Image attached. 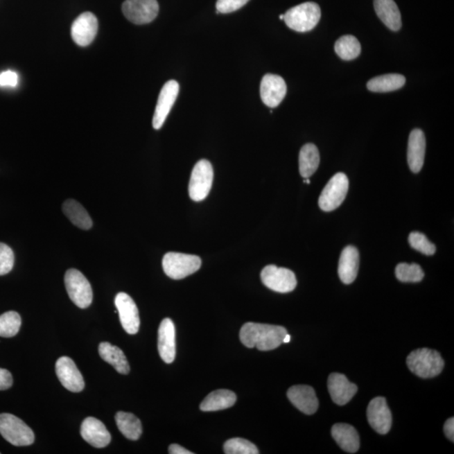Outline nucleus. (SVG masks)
<instances>
[{
	"mask_svg": "<svg viewBox=\"0 0 454 454\" xmlns=\"http://www.w3.org/2000/svg\"><path fill=\"white\" fill-rule=\"evenodd\" d=\"M21 326V317L15 311L0 315V337L13 338L17 335Z\"/></svg>",
	"mask_w": 454,
	"mask_h": 454,
	"instance_id": "32",
	"label": "nucleus"
},
{
	"mask_svg": "<svg viewBox=\"0 0 454 454\" xmlns=\"http://www.w3.org/2000/svg\"><path fill=\"white\" fill-rule=\"evenodd\" d=\"M14 264L13 250L8 245L0 243V276L9 274L13 270Z\"/></svg>",
	"mask_w": 454,
	"mask_h": 454,
	"instance_id": "36",
	"label": "nucleus"
},
{
	"mask_svg": "<svg viewBox=\"0 0 454 454\" xmlns=\"http://www.w3.org/2000/svg\"><path fill=\"white\" fill-rule=\"evenodd\" d=\"M287 334L286 329L281 326L247 322L241 329L240 340L250 349L270 351L281 345Z\"/></svg>",
	"mask_w": 454,
	"mask_h": 454,
	"instance_id": "1",
	"label": "nucleus"
},
{
	"mask_svg": "<svg viewBox=\"0 0 454 454\" xmlns=\"http://www.w3.org/2000/svg\"><path fill=\"white\" fill-rule=\"evenodd\" d=\"M287 93L286 81L279 75L268 73L263 78L260 85V96L268 107H277Z\"/></svg>",
	"mask_w": 454,
	"mask_h": 454,
	"instance_id": "16",
	"label": "nucleus"
},
{
	"mask_svg": "<svg viewBox=\"0 0 454 454\" xmlns=\"http://www.w3.org/2000/svg\"><path fill=\"white\" fill-rule=\"evenodd\" d=\"M306 184H311V180L309 179H306V180H304Z\"/></svg>",
	"mask_w": 454,
	"mask_h": 454,
	"instance_id": "43",
	"label": "nucleus"
},
{
	"mask_svg": "<svg viewBox=\"0 0 454 454\" xmlns=\"http://www.w3.org/2000/svg\"><path fill=\"white\" fill-rule=\"evenodd\" d=\"M331 436L340 448L344 451L355 453L360 447V439L358 433L353 426L345 424H335L331 428Z\"/></svg>",
	"mask_w": 454,
	"mask_h": 454,
	"instance_id": "23",
	"label": "nucleus"
},
{
	"mask_svg": "<svg viewBox=\"0 0 454 454\" xmlns=\"http://www.w3.org/2000/svg\"><path fill=\"white\" fill-rule=\"evenodd\" d=\"M0 434L10 444L17 447L29 446L35 442L33 430L12 414H0Z\"/></svg>",
	"mask_w": 454,
	"mask_h": 454,
	"instance_id": "4",
	"label": "nucleus"
},
{
	"mask_svg": "<svg viewBox=\"0 0 454 454\" xmlns=\"http://www.w3.org/2000/svg\"><path fill=\"white\" fill-rule=\"evenodd\" d=\"M120 321L124 330L128 334L135 335L140 329L139 311L131 296L128 294H118L114 299Z\"/></svg>",
	"mask_w": 454,
	"mask_h": 454,
	"instance_id": "11",
	"label": "nucleus"
},
{
	"mask_svg": "<svg viewBox=\"0 0 454 454\" xmlns=\"http://www.w3.org/2000/svg\"><path fill=\"white\" fill-rule=\"evenodd\" d=\"M349 188V181L345 173H335L324 188L320 196L318 201L320 208L326 212L338 209L344 201Z\"/></svg>",
	"mask_w": 454,
	"mask_h": 454,
	"instance_id": "7",
	"label": "nucleus"
},
{
	"mask_svg": "<svg viewBox=\"0 0 454 454\" xmlns=\"http://www.w3.org/2000/svg\"><path fill=\"white\" fill-rule=\"evenodd\" d=\"M405 84L403 75L390 73L372 78L367 84V88L374 93H387L400 89Z\"/></svg>",
	"mask_w": 454,
	"mask_h": 454,
	"instance_id": "29",
	"label": "nucleus"
},
{
	"mask_svg": "<svg viewBox=\"0 0 454 454\" xmlns=\"http://www.w3.org/2000/svg\"><path fill=\"white\" fill-rule=\"evenodd\" d=\"M118 428L130 440L139 439L142 433L141 422L132 413L120 412L116 414Z\"/></svg>",
	"mask_w": 454,
	"mask_h": 454,
	"instance_id": "30",
	"label": "nucleus"
},
{
	"mask_svg": "<svg viewBox=\"0 0 454 454\" xmlns=\"http://www.w3.org/2000/svg\"><path fill=\"white\" fill-rule=\"evenodd\" d=\"M13 385V377L9 370L0 369V390L10 389Z\"/></svg>",
	"mask_w": 454,
	"mask_h": 454,
	"instance_id": "39",
	"label": "nucleus"
},
{
	"mask_svg": "<svg viewBox=\"0 0 454 454\" xmlns=\"http://www.w3.org/2000/svg\"><path fill=\"white\" fill-rule=\"evenodd\" d=\"M159 353L166 363H172L176 356L175 326L171 319L165 318L159 329Z\"/></svg>",
	"mask_w": 454,
	"mask_h": 454,
	"instance_id": "20",
	"label": "nucleus"
},
{
	"mask_svg": "<svg viewBox=\"0 0 454 454\" xmlns=\"http://www.w3.org/2000/svg\"><path fill=\"white\" fill-rule=\"evenodd\" d=\"M62 211L70 222L82 230H89L93 227L92 219L84 207L74 200H66L62 204Z\"/></svg>",
	"mask_w": 454,
	"mask_h": 454,
	"instance_id": "27",
	"label": "nucleus"
},
{
	"mask_svg": "<svg viewBox=\"0 0 454 454\" xmlns=\"http://www.w3.org/2000/svg\"><path fill=\"white\" fill-rule=\"evenodd\" d=\"M19 76L14 71L8 70L0 73V86L15 88L18 85Z\"/></svg>",
	"mask_w": 454,
	"mask_h": 454,
	"instance_id": "38",
	"label": "nucleus"
},
{
	"mask_svg": "<svg viewBox=\"0 0 454 454\" xmlns=\"http://www.w3.org/2000/svg\"><path fill=\"white\" fill-rule=\"evenodd\" d=\"M180 92V85L175 80H171L164 85L159 100H157L155 113L152 119V126L155 130H159L164 125L166 119L171 112Z\"/></svg>",
	"mask_w": 454,
	"mask_h": 454,
	"instance_id": "12",
	"label": "nucleus"
},
{
	"mask_svg": "<svg viewBox=\"0 0 454 454\" xmlns=\"http://www.w3.org/2000/svg\"><path fill=\"white\" fill-rule=\"evenodd\" d=\"M359 268V254L356 247L349 246L342 252L338 264L339 278L342 283H352L357 278Z\"/></svg>",
	"mask_w": 454,
	"mask_h": 454,
	"instance_id": "22",
	"label": "nucleus"
},
{
	"mask_svg": "<svg viewBox=\"0 0 454 454\" xmlns=\"http://www.w3.org/2000/svg\"><path fill=\"white\" fill-rule=\"evenodd\" d=\"M122 12L129 21L136 25H145L156 19L159 12L157 0H125Z\"/></svg>",
	"mask_w": 454,
	"mask_h": 454,
	"instance_id": "9",
	"label": "nucleus"
},
{
	"mask_svg": "<svg viewBox=\"0 0 454 454\" xmlns=\"http://www.w3.org/2000/svg\"><path fill=\"white\" fill-rule=\"evenodd\" d=\"M426 138L420 129H414L410 134L408 161L410 171L419 173L424 164Z\"/></svg>",
	"mask_w": 454,
	"mask_h": 454,
	"instance_id": "21",
	"label": "nucleus"
},
{
	"mask_svg": "<svg viewBox=\"0 0 454 454\" xmlns=\"http://www.w3.org/2000/svg\"><path fill=\"white\" fill-rule=\"evenodd\" d=\"M56 374L59 381L71 392H81L85 389L84 378L73 359L61 357L56 363Z\"/></svg>",
	"mask_w": 454,
	"mask_h": 454,
	"instance_id": "13",
	"label": "nucleus"
},
{
	"mask_svg": "<svg viewBox=\"0 0 454 454\" xmlns=\"http://www.w3.org/2000/svg\"><path fill=\"white\" fill-rule=\"evenodd\" d=\"M224 453L227 454H258V448L250 441L243 438H232L224 444Z\"/></svg>",
	"mask_w": 454,
	"mask_h": 454,
	"instance_id": "34",
	"label": "nucleus"
},
{
	"mask_svg": "<svg viewBox=\"0 0 454 454\" xmlns=\"http://www.w3.org/2000/svg\"><path fill=\"white\" fill-rule=\"evenodd\" d=\"M236 401V396L234 392L228 390H217L204 398L200 408L202 412H217L232 408Z\"/></svg>",
	"mask_w": 454,
	"mask_h": 454,
	"instance_id": "26",
	"label": "nucleus"
},
{
	"mask_svg": "<svg viewBox=\"0 0 454 454\" xmlns=\"http://www.w3.org/2000/svg\"><path fill=\"white\" fill-rule=\"evenodd\" d=\"M396 278L404 283H417L424 278V272L417 263L398 264L396 268Z\"/></svg>",
	"mask_w": 454,
	"mask_h": 454,
	"instance_id": "33",
	"label": "nucleus"
},
{
	"mask_svg": "<svg viewBox=\"0 0 454 454\" xmlns=\"http://www.w3.org/2000/svg\"><path fill=\"white\" fill-rule=\"evenodd\" d=\"M168 453L171 454H193L186 448L181 447L179 444H171L168 448Z\"/></svg>",
	"mask_w": 454,
	"mask_h": 454,
	"instance_id": "41",
	"label": "nucleus"
},
{
	"mask_svg": "<svg viewBox=\"0 0 454 454\" xmlns=\"http://www.w3.org/2000/svg\"><path fill=\"white\" fill-rule=\"evenodd\" d=\"M98 353L103 360L112 365L118 373L128 374L130 365L125 355L119 347L110 342H101L98 346Z\"/></svg>",
	"mask_w": 454,
	"mask_h": 454,
	"instance_id": "25",
	"label": "nucleus"
},
{
	"mask_svg": "<svg viewBox=\"0 0 454 454\" xmlns=\"http://www.w3.org/2000/svg\"><path fill=\"white\" fill-rule=\"evenodd\" d=\"M329 392L334 403L344 405L352 400L358 392V387L347 380L344 374L334 373L329 378Z\"/></svg>",
	"mask_w": 454,
	"mask_h": 454,
	"instance_id": "18",
	"label": "nucleus"
},
{
	"mask_svg": "<svg viewBox=\"0 0 454 454\" xmlns=\"http://www.w3.org/2000/svg\"><path fill=\"white\" fill-rule=\"evenodd\" d=\"M279 19L283 21V15H279Z\"/></svg>",
	"mask_w": 454,
	"mask_h": 454,
	"instance_id": "44",
	"label": "nucleus"
},
{
	"mask_svg": "<svg viewBox=\"0 0 454 454\" xmlns=\"http://www.w3.org/2000/svg\"><path fill=\"white\" fill-rule=\"evenodd\" d=\"M98 19L91 12H85L78 17L71 27V35L78 46H87L91 44L98 33Z\"/></svg>",
	"mask_w": 454,
	"mask_h": 454,
	"instance_id": "14",
	"label": "nucleus"
},
{
	"mask_svg": "<svg viewBox=\"0 0 454 454\" xmlns=\"http://www.w3.org/2000/svg\"><path fill=\"white\" fill-rule=\"evenodd\" d=\"M81 436L87 443L97 448L108 446L112 436L104 424L94 417H87L80 428Z\"/></svg>",
	"mask_w": 454,
	"mask_h": 454,
	"instance_id": "17",
	"label": "nucleus"
},
{
	"mask_svg": "<svg viewBox=\"0 0 454 454\" xmlns=\"http://www.w3.org/2000/svg\"><path fill=\"white\" fill-rule=\"evenodd\" d=\"M374 10L381 21L393 31L401 28V15L394 0H374Z\"/></svg>",
	"mask_w": 454,
	"mask_h": 454,
	"instance_id": "24",
	"label": "nucleus"
},
{
	"mask_svg": "<svg viewBox=\"0 0 454 454\" xmlns=\"http://www.w3.org/2000/svg\"><path fill=\"white\" fill-rule=\"evenodd\" d=\"M214 171L208 160H200L193 167L189 184V197L193 201H202L210 193Z\"/></svg>",
	"mask_w": 454,
	"mask_h": 454,
	"instance_id": "8",
	"label": "nucleus"
},
{
	"mask_svg": "<svg viewBox=\"0 0 454 454\" xmlns=\"http://www.w3.org/2000/svg\"><path fill=\"white\" fill-rule=\"evenodd\" d=\"M264 286L279 293H289L297 286V279L293 272L288 268L268 265L261 272Z\"/></svg>",
	"mask_w": 454,
	"mask_h": 454,
	"instance_id": "10",
	"label": "nucleus"
},
{
	"mask_svg": "<svg viewBox=\"0 0 454 454\" xmlns=\"http://www.w3.org/2000/svg\"><path fill=\"white\" fill-rule=\"evenodd\" d=\"M287 396L296 408L306 414H313L319 408V401L313 387L295 385L288 390Z\"/></svg>",
	"mask_w": 454,
	"mask_h": 454,
	"instance_id": "19",
	"label": "nucleus"
},
{
	"mask_svg": "<svg viewBox=\"0 0 454 454\" xmlns=\"http://www.w3.org/2000/svg\"><path fill=\"white\" fill-rule=\"evenodd\" d=\"M290 339H291L290 335L289 334H287L286 337H284L283 342L289 343L290 342Z\"/></svg>",
	"mask_w": 454,
	"mask_h": 454,
	"instance_id": "42",
	"label": "nucleus"
},
{
	"mask_svg": "<svg viewBox=\"0 0 454 454\" xmlns=\"http://www.w3.org/2000/svg\"><path fill=\"white\" fill-rule=\"evenodd\" d=\"M250 0H217L216 14H229L241 9Z\"/></svg>",
	"mask_w": 454,
	"mask_h": 454,
	"instance_id": "37",
	"label": "nucleus"
},
{
	"mask_svg": "<svg viewBox=\"0 0 454 454\" xmlns=\"http://www.w3.org/2000/svg\"><path fill=\"white\" fill-rule=\"evenodd\" d=\"M65 286L69 298L81 309H86L93 302V290L89 280L80 271L71 268L66 272Z\"/></svg>",
	"mask_w": 454,
	"mask_h": 454,
	"instance_id": "6",
	"label": "nucleus"
},
{
	"mask_svg": "<svg viewBox=\"0 0 454 454\" xmlns=\"http://www.w3.org/2000/svg\"><path fill=\"white\" fill-rule=\"evenodd\" d=\"M406 363L413 374L424 378L436 377L444 368V361L440 353L429 349L413 351L406 359Z\"/></svg>",
	"mask_w": 454,
	"mask_h": 454,
	"instance_id": "2",
	"label": "nucleus"
},
{
	"mask_svg": "<svg viewBox=\"0 0 454 454\" xmlns=\"http://www.w3.org/2000/svg\"><path fill=\"white\" fill-rule=\"evenodd\" d=\"M319 164L320 153L318 148L311 143L304 146L299 156V167L301 175L305 179H309L317 171Z\"/></svg>",
	"mask_w": 454,
	"mask_h": 454,
	"instance_id": "28",
	"label": "nucleus"
},
{
	"mask_svg": "<svg viewBox=\"0 0 454 454\" xmlns=\"http://www.w3.org/2000/svg\"><path fill=\"white\" fill-rule=\"evenodd\" d=\"M335 51L343 60H353L361 53L360 42L353 35H343L335 42Z\"/></svg>",
	"mask_w": 454,
	"mask_h": 454,
	"instance_id": "31",
	"label": "nucleus"
},
{
	"mask_svg": "<svg viewBox=\"0 0 454 454\" xmlns=\"http://www.w3.org/2000/svg\"><path fill=\"white\" fill-rule=\"evenodd\" d=\"M444 433L446 436L448 438L450 441H454V419L453 418H449V419L445 422L444 424Z\"/></svg>",
	"mask_w": 454,
	"mask_h": 454,
	"instance_id": "40",
	"label": "nucleus"
},
{
	"mask_svg": "<svg viewBox=\"0 0 454 454\" xmlns=\"http://www.w3.org/2000/svg\"><path fill=\"white\" fill-rule=\"evenodd\" d=\"M201 259L196 255L168 252L163 259L164 271L169 278L182 279L195 274L201 267Z\"/></svg>",
	"mask_w": 454,
	"mask_h": 454,
	"instance_id": "5",
	"label": "nucleus"
},
{
	"mask_svg": "<svg viewBox=\"0 0 454 454\" xmlns=\"http://www.w3.org/2000/svg\"><path fill=\"white\" fill-rule=\"evenodd\" d=\"M409 243L414 250L421 252L425 255L432 256L436 252L435 245L430 242L422 233L414 232L409 236Z\"/></svg>",
	"mask_w": 454,
	"mask_h": 454,
	"instance_id": "35",
	"label": "nucleus"
},
{
	"mask_svg": "<svg viewBox=\"0 0 454 454\" xmlns=\"http://www.w3.org/2000/svg\"><path fill=\"white\" fill-rule=\"evenodd\" d=\"M321 15V8L317 3L306 2L288 10L283 15V21L289 28L298 33H307L317 26Z\"/></svg>",
	"mask_w": 454,
	"mask_h": 454,
	"instance_id": "3",
	"label": "nucleus"
},
{
	"mask_svg": "<svg viewBox=\"0 0 454 454\" xmlns=\"http://www.w3.org/2000/svg\"><path fill=\"white\" fill-rule=\"evenodd\" d=\"M367 417L375 432L385 435L392 425V414L384 397H376L369 402Z\"/></svg>",
	"mask_w": 454,
	"mask_h": 454,
	"instance_id": "15",
	"label": "nucleus"
}]
</instances>
